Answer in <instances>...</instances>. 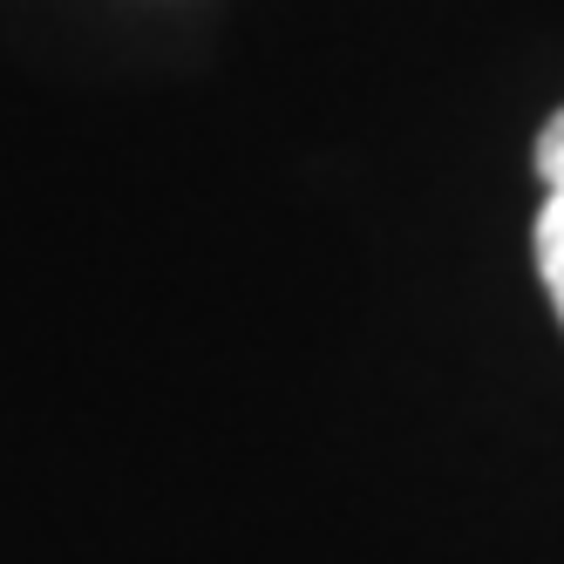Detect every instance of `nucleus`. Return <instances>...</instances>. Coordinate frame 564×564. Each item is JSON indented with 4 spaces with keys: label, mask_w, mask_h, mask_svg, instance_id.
<instances>
[{
    "label": "nucleus",
    "mask_w": 564,
    "mask_h": 564,
    "mask_svg": "<svg viewBox=\"0 0 564 564\" xmlns=\"http://www.w3.org/2000/svg\"><path fill=\"white\" fill-rule=\"evenodd\" d=\"M538 184H544V205H538V272H544V293L564 319V109L538 130Z\"/></svg>",
    "instance_id": "f257e3e1"
}]
</instances>
